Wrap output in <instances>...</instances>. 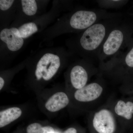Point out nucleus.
<instances>
[{
    "label": "nucleus",
    "instance_id": "obj_9",
    "mask_svg": "<svg viewBox=\"0 0 133 133\" xmlns=\"http://www.w3.org/2000/svg\"><path fill=\"white\" fill-rule=\"evenodd\" d=\"M108 64H112L116 66H125L133 68V42L132 41L129 48L125 52L122 53L118 57L107 63Z\"/></svg>",
    "mask_w": 133,
    "mask_h": 133
},
{
    "label": "nucleus",
    "instance_id": "obj_12",
    "mask_svg": "<svg viewBox=\"0 0 133 133\" xmlns=\"http://www.w3.org/2000/svg\"><path fill=\"white\" fill-rule=\"evenodd\" d=\"M18 35L23 38H28L37 32L38 28L35 23H28L23 24L18 29Z\"/></svg>",
    "mask_w": 133,
    "mask_h": 133
},
{
    "label": "nucleus",
    "instance_id": "obj_6",
    "mask_svg": "<svg viewBox=\"0 0 133 133\" xmlns=\"http://www.w3.org/2000/svg\"><path fill=\"white\" fill-rule=\"evenodd\" d=\"M0 38L6 44L9 49L12 51H18L24 43L23 38L19 36L18 29L16 28L3 29L0 33Z\"/></svg>",
    "mask_w": 133,
    "mask_h": 133
},
{
    "label": "nucleus",
    "instance_id": "obj_17",
    "mask_svg": "<svg viewBox=\"0 0 133 133\" xmlns=\"http://www.w3.org/2000/svg\"><path fill=\"white\" fill-rule=\"evenodd\" d=\"M63 133H77V131L74 128H70L65 130Z\"/></svg>",
    "mask_w": 133,
    "mask_h": 133
},
{
    "label": "nucleus",
    "instance_id": "obj_4",
    "mask_svg": "<svg viewBox=\"0 0 133 133\" xmlns=\"http://www.w3.org/2000/svg\"><path fill=\"white\" fill-rule=\"evenodd\" d=\"M94 128L98 133H114L115 122L111 112L102 109L95 114L93 119Z\"/></svg>",
    "mask_w": 133,
    "mask_h": 133
},
{
    "label": "nucleus",
    "instance_id": "obj_3",
    "mask_svg": "<svg viewBox=\"0 0 133 133\" xmlns=\"http://www.w3.org/2000/svg\"><path fill=\"white\" fill-rule=\"evenodd\" d=\"M60 58L57 55L48 53L44 55L37 65L35 74L37 80L42 78L49 81L55 76L60 67Z\"/></svg>",
    "mask_w": 133,
    "mask_h": 133
},
{
    "label": "nucleus",
    "instance_id": "obj_14",
    "mask_svg": "<svg viewBox=\"0 0 133 133\" xmlns=\"http://www.w3.org/2000/svg\"><path fill=\"white\" fill-rule=\"evenodd\" d=\"M27 133H51L55 132L52 127H43L41 124L34 123L28 126L26 129Z\"/></svg>",
    "mask_w": 133,
    "mask_h": 133
},
{
    "label": "nucleus",
    "instance_id": "obj_7",
    "mask_svg": "<svg viewBox=\"0 0 133 133\" xmlns=\"http://www.w3.org/2000/svg\"><path fill=\"white\" fill-rule=\"evenodd\" d=\"M70 79L74 88L80 89L86 85L88 79V72L81 65H76L71 71Z\"/></svg>",
    "mask_w": 133,
    "mask_h": 133
},
{
    "label": "nucleus",
    "instance_id": "obj_1",
    "mask_svg": "<svg viewBox=\"0 0 133 133\" xmlns=\"http://www.w3.org/2000/svg\"><path fill=\"white\" fill-rule=\"evenodd\" d=\"M121 16L114 14L101 20L84 31L79 44L88 58H97L102 44L111 30L121 22Z\"/></svg>",
    "mask_w": 133,
    "mask_h": 133
},
{
    "label": "nucleus",
    "instance_id": "obj_2",
    "mask_svg": "<svg viewBox=\"0 0 133 133\" xmlns=\"http://www.w3.org/2000/svg\"><path fill=\"white\" fill-rule=\"evenodd\" d=\"M132 28L121 22L110 31L98 53L100 62L107 63L118 57L121 50L129 46L132 42Z\"/></svg>",
    "mask_w": 133,
    "mask_h": 133
},
{
    "label": "nucleus",
    "instance_id": "obj_18",
    "mask_svg": "<svg viewBox=\"0 0 133 133\" xmlns=\"http://www.w3.org/2000/svg\"><path fill=\"white\" fill-rule=\"evenodd\" d=\"M5 84V81L2 77H0V90H1L3 88Z\"/></svg>",
    "mask_w": 133,
    "mask_h": 133
},
{
    "label": "nucleus",
    "instance_id": "obj_10",
    "mask_svg": "<svg viewBox=\"0 0 133 133\" xmlns=\"http://www.w3.org/2000/svg\"><path fill=\"white\" fill-rule=\"evenodd\" d=\"M22 114L21 109L12 107L0 112V128L5 127L19 118Z\"/></svg>",
    "mask_w": 133,
    "mask_h": 133
},
{
    "label": "nucleus",
    "instance_id": "obj_5",
    "mask_svg": "<svg viewBox=\"0 0 133 133\" xmlns=\"http://www.w3.org/2000/svg\"><path fill=\"white\" fill-rule=\"evenodd\" d=\"M102 91L103 88L100 85L97 83H91L77 90L74 97L79 102H90L99 97Z\"/></svg>",
    "mask_w": 133,
    "mask_h": 133
},
{
    "label": "nucleus",
    "instance_id": "obj_13",
    "mask_svg": "<svg viewBox=\"0 0 133 133\" xmlns=\"http://www.w3.org/2000/svg\"><path fill=\"white\" fill-rule=\"evenodd\" d=\"M23 10L27 15L33 16L37 11V6L35 0H22L21 1Z\"/></svg>",
    "mask_w": 133,
    "mask_h": 133
},
{
    "label": "nucleus",
    "instance_id": "obj_11",
    "mask_svg": "<svg viewBox=\"0 0 133 133\" xmlns=\"http://www.w3.org/2000/svg\"><path fill=\"white\" fill-rule=\"evenodd\" d=\"M114 110L117 115L128 120L131 119L133 114V103L131 101L126 103L123 101H119L115 107Z\"/></svg>",
    "mask_w": 133,
    "mask_h": 133
},
{
    "label": "nucleus",
    "instance_id": "obj_8",
    "mask_svg": "<svg viewBox=\"0 0 133 133\" xmlns=\"http://www.w3.org/2000/svg\"><path fill=\"white\" fill-rule=\"evenodd\" d=\"M69 103V98L66 94L63 92H57L47 101L45 107L50 112H57L67 106Z\"/></svg>",
    "mask_w": 133,
    "mask_h": 133
},
{
    "label": "nucleus",
    "instance_id": "obj_15",
    "mask_svg": "<svg viewBox=\"0 0 133 133\" xmlns=\"http://www.w3.org/2000/svg\"><path fill=\"white\" fill-rule=\"evenodd\" d=\"M124 1H100L98 2L100 6L102 8H112L118 7L126 3Z\"/></svg>",
    "mask_w": 133,
    "mask_h": 133
},
{
    "label": "nucleus",
    "instance_id": "obj_16",
    "mask_svg": "<svg viewBox=\"0 0 133 133\" xmlns=\"http://www.w3.org/2000/svg\"><path fill=\"white\" fill-rule=\"evenodd\" d=\"M14 2L13 0H1L0 9L3 11L7 10L11 7Z\"/></svg>",
    "mask_w": 133,
    "mask_h": 133
}]
</instances>
